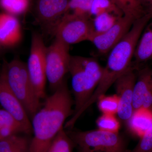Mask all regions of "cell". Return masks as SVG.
<instances>
[{
	"mask_svg": "<svg viewBox=\"0 0 152 152\" xmlns=\"http://www.w3.org/2000/svg\"><path fill=\"white\" fill-rule=\"evenodd\" d=\"M74 101L66 82L46 99L43 106L32 118L34 137L29 152H46L53 140L73 114Z\"/></svg>",
	"mask_w": 152,
	"mask_h": 152,
	"instance_id": "obj_1",
	"label": "cell"
},
{
	"mask_svg": "<svg viewBox=\"0 0 152 152\" xmlns=\"http://www.w3.org/2000/svg\"><path fill=\"white\" fill-rule=\"evenodd\" d=\"M152 18L151 14L146 13L136 20L127 34L109 52L102 78L90 98V102L94 103L99 98L105 94L117 79L132 67L136 47Z\"/></svg>",
	"mask_w": 152,
	"mask_h": 152,
	"instance_id": "obj_2",
	"label": "cell"
},
{
	"mask_svg": "<svg viewBox=\"0 0 152 152\" xmlns=\"http://www.w3.org/2000/svg\"><path fill=\"white\" fill-rule=\"evenodd\" d=\"M103 67L93 58L71 56L69 73L74 96L73 114L90 99L102 78Z\"/></svg>",
	"mask_w": 152,
	"mask_h": 152,
	"instance_id": "obj_3",
	"label": "cell"
},
{
	"mask_svg": "<svg viewBox=\"0 0 152 152\" xmlns=\"http://www.w3.org/2000/svg\"><path fill=\"white\" fill-rule=\"evenodd\" d=\"M5 64L9 86L32 119L42 106L30 80L26 64L17 59L10 63L5 61Z\"/></svg>",
	"mask_w": 152,
	"mask_h": 152,
	"instance_id": "obj_4",
	"label": "cell"
},
{
	"mask_svg": "<svg viewBox=\"0 0 152 152\" xmlns=\"http://www.w3.org/2000/svg\"><path fill=\"white\" fill-rule=\"evenodd\" d=\"M74 143L78 147H85L94 152H127L125 139L119 133L97 129L66 132Z\"/></svg>",
	"mask_w": 152,
	"mask_h": 152,
	"instance_id": "obj_5",
	"label": "cell"
},
{
	"mask_svg": "<svg viewBox=\"0 0 152 152\" xmlns=\"http://www.w3.org/2000/svg\"><path fill=\"white\" fill-rule=\"evenodd\" d=\"M69 46L56 38L53 42L47 47L45 53L47 80L53 92L65 80L69 73L71 56Z\"/></svg>",
	"mask_w": 152,
	"mask_h": 152,
	"instance_id": "obj_6",
	"label": "cell"
},
{
	"mask_svg": "<svg viewBox=\"0 0 152 152\" xmlns=\"http://www.w3.org/2000/svg\"><path fill=\"white\" fill-rule=\"evenodd\" d=\"M47 47L40 34L34 33L27 69L36 94L39 99L45 97L46 82L45 53Z\"/></svg>",
	"mask_w": 152,
	"mask_h": 152,
	"instance_id": "obj_7",
	"label": "cell"
},
{
	"mask_svg": "<svg viewBox=\"0 0 152 152\" xmlns=\"http://www.w3.org/2000/svg\"><path fill=\"white\" fill-rule=\"evenodd\" d=\"M91 18L66 13L56 29V38L68 45L88 41L92 32Z\"/></svg>",
	"mask_w": 152,
	"mask_h": 152,
	"instance_id": "obj_8",
	"label": "cell"
},
{
	"mask_svg": "<svg viewBox=\"0 0 152 152\" xmlns=\"http://www.w3.org/2000/svg\"><path fill=\"white\" fill-rule=\"evenodd\" d=\"M69 1V0H35V15L44 31L54 35L61 19L67 12Z\"/></svg>",
	"mask_w": 152,
	"mask_h": 152,
	"instance_id": "obj_9",
	"label": "cell"
},
{
	"mask_svg": "<svg viewBox=\"0 0 152 152\" xmlns=\"http://www.w3.org/2000/svg\"><path fill=\"white\" fill-rule=\"evenodd\" d=\"M137 74L132 66L118 78L114 85L119 103L117 115L119 119L126 124L134 111V89Z\"/></svg>",
	"mask_w": 152,
	"mask_h": 152,
	"instance_id": "obj_10",
	"label": "cell"
},
{
	"mask_svg": "<svg viewBox=\"0 0 152 152\" xmlns=\"http://www.w3.org/2000/svg\"><path fill=\"white\" fill-rule=\"evenodd\" d=\"M0 104L24 128L26 134L33 133L31 122L21 103L10 88L7 82L5 64L0 73Z\"/></svg>",
	"mask_w": 152,
	"mask_h": 152,
	"instance_id": "obj_11",
	"label": "cell"
},
{
	"mask_svg": "<svg viewBox=\"0 0 152 152\" xmlns=\"http://www.w3.org/2000/svg\"><path fill=\"white\" fill-rule=\"evenodd\" d=\"M135 21L123 16L106 31L91 35L88 41L94 45L100 53L106 54L126 36Z\"/></svg>",
	"mask_w": 152,
	"mask_h": 152,
	"instance_id": "obj_12",
	"label": "cell"
},
{
	"mask_svg": "<svg viewBox=\"0 0 152 152\" xmlns=\"http://www.w3.org/2000/svg\"><path fill=\"white\" fill-rule=\"evenodd\" d=\"M133 107L134 110L143 107L152 111V68H143L137 75Z\"/></svg>",
	"mask_w": 152,
	"mask_h": 152,
	"instance_id": "obj_13",
	"label": "cell"
},
{
	"mask_svg": "<svg viewBox=\"0 0 152 152\" xmlns=\"http://www.w3.org/2000/svg\"><path fill=\"white\" fill-rule=\"evenodd\" d=\"M20 24L15 16L0 13V44L4 48L16 45L21 40Z\"/></svg>",
	"mask_w": 152,
	"mask_h": 152,
	"instance_id": "obj_14",
	"label": "cell"
},
{
	"mask_svg": "<svg viewBox=\"0 0 152 152\" xmlns=\"http://www.w3.org/2000/svg\"><path fill=\"white\" fill-rule=\"evenodd\" d=\"M126 125L133 134L140 138L152 126V111L143 107L135 110Z\"/></svg>",
	"mask_w": 152,
	"mask_h": 152,
	"instance_id": "obj_15",
	"label": "cell"
},
{
	"mask_svg": "<svg viewBox=\"0 0 152 152\" xmlns=\"http://www.w3.org/2000/svg\"><path fill=\"white\" fill-rule=\"evenodd\" d=\"M144 30L134 54L138 64L145 62L152 57V23Z\"/></svg>",
	"mask_w": 152,
	"mask_h": 152,
	"instance_id": "obj_16",
	"label": "cell"
},
{
	"mask_svg": "<svg viewBox=\"0 0 152 152\" xmlns=\"http://www.w3.org/2000/svg\"><path fill=\"white\" fill-rule=\"evenodd\" d=\"M121 11L124 16L136 20L146 13L140 0H111Z\"/></svg>",
	"mask_w": 152,
	"mask_h": 152,
	"instance_id": "obj_17",
	"label": "cell"
},
{
	"mask_svg": "<svg viewBox=\"0 0 152 152\" xmlns=\"http://www.w3.org/2000/svg\"><path fill=\"white\" fill-rule=\"evenodd\" d=\"M75 145L64 128L55 137L46 152H73Z\"/></svg>",
	"mask_w": 152,
	"mask_h": 152,
	"instance_id": "obj_18",
	"label": "cell"
},
{
	"mask_svg": "<svg viewBox=\"0 0 152 152\" xmlns=\"http://www.w3.org/2000/svg\"><path fill=\"white\" fill-rule=\"evenodd\" d=\"M121 18L109 13L101 14L94 17L91 20L92 32L91 36L106 31L112 27Z\"/></svg>",
	"mask_w": 152,
	"mask_h": 152,
	"instance_id": "obj_19",
	"label": "cell"
},
{
	"mask_svg": "<svg viewBox=\"0 0 152 152\" xmlns=\"http://www.w3.org/2000/svg\"><path fill=\"white\" fill-rule=\"evenodd\" d=\"M104 13L113 14L118 17L123 16L121 11L111 0H93L90 11L91 18Z\"/></svg>",
	"mask_w": 152,
	"mask_h": 152,
	"instance_id": "obj_20",
	"label": "cell"
},
{
	"mask_svg": "<svg viewBox=\"0 0 152 152\" xmlns=\"http://www.w3.org/2000/svg\"><path fill=\"white\" fill-rule=\"evenodd\" d=\"M30 2V0H0V7L6 13L16 16L26 12Z\"/></svg>",
	"mask_w": 152,
	"mask_h": 152,
	"instance_id": "obj_21",
	"label": "cell"
},
{
	"mask_svg": "<svg viewBox=\"0 0 152 152\" xmlns=\"http://www.w3.org/2000/svg\"><path fill=\"white\" fill-rule=\"evenodd\" d=\"M98 108L102 114L115 115L119 108L118 97L116 94L102 96L97 101Z\"/></svg>",
	"mask_w": 152,
	"mask_h": 152,
	"instance_id": "obj_22",
	"label": "cell"
},
{
	"mask_svg": "<svg viewBox=\"0 0 152 152\" xmlns=\"http://www.w3.org/2000/svg\"><path fill=\"white\" fill-rule=\"evenodd\" d=\"M98 129L113 133H119L120 129L119 121L115 115L102 114L96 121Z\"/></svg>",
	"mask_w": 152,
	"mask_h": 152,
	"instance_id": "obj_23",
	"label": "cell"
},
{
	"mask_svg": "<svg viewBox=\"0 0 152 152\" xmlns=\"http://www.w3.org/2000/svg\"><path fill=\"white\" fill-rule=\"evenodd\" d=\"M93 0H69L67 12L89 17Z\"/></svg>",
	"mask_w": 152,
	"mask_h": 152,
	"instance_id": "obj_24",
	"label": "cell"
},
{
	"mask_svg": "<svg viewBox=\"0 0 152 152\" xmlns=\"http://www.w3.org/2000/svg\"><path fill=\"white\" fill-rule=\"evenodd\" d=\"M127 152H152V126L140 138L136 147Z\"/></svg>",
	"mask_w": 152,
	"mask_h": 152,
	"instance_id": "obj_25",
	"label": "cell"
},
{
	"mask_svg": "<svg viewBox=\"0 0 152 152\" xmlns=\"http://www.w3.org/2000/svg\"><path fill=\"white\" fill-rule=\"evenodd\" d=\"M4 127L18 128L23 134H26L24 128L10 113L4 109H0V128Z\"/></svg>",
	"mask_w": 152,
	"mask_h": 152,
	"instance_id": "obj_26",
	"label": "cell"
},
{
	"mask_svg": "<svg viewBox=\"0 0 152 152\" xmlns=\"http://www.w3.org/2000/svg\"><path fill=\"white\" fill-rule=\"evenodd\" d=\"M17 135L0 140V152H12L21 138Z\"/></svg>",
	"mask_w": 152,
	"mask_h": 152,
	"instance_id": "obj_27",
	"label": "cell"
},
{
	"mask_svg": "<svg viewBox=\"0 0 152 152\" xmlns=\"http://www.w3.org/2000/svg\"><path fill=\"white\" fill-rule=\"evenodd\" d=\"M30 142L27 137L22 136L12 152H29Z\"/></svg>",
	"mask_w": 152,
	"mask_h": 152,
	"instance_id": "obj_28",
	"label": "cell"
},
{
	"mask_svg": "<svg viewBox=\"0 0 152 152\" xmlns=\"http://www.w3.org/2000/svg\"><path fill=\"white\" fill-rule=\"evenodd\" d=\"M146 13L152 15V0H148L146 4L145 7Z\"/></svg>",
	"mask_w": 152,
	"mask_h": 152,
	"instance_id": "obj_29",
	"label": "cell"
},
{
	"mask_svg": "<svg viewBox=\"0 0 152 152\" xmlns=\"http://www.w3.org/2000/svg\"><path fill=\"white\" fill-rule=\"evenodd\" d=\"M78 152H94L92 150L85 147H78Z\"/></svg>",
	"mask_w": 152,
	"mask_h": 152,
	"instance_id": "obj_30",
	"label": "cell"
},
{
	"mask_svg": "<svg viewBox=\"0 0 152 152\" xmlns=\"http://www.w3.org/2000/svg\"><path fill=\"white\" fill-rule=\"evenodd\" d=\"M141 2L142 5L143 6L144 9H145V6L147 2H148V0H140Z\"/></svg>",
	"mask_w": 152,
	"mask_h": 152,
	"instance_id": "obj_31",
	"label": "cell"
},
{
	"mask_svg": "<svg viewBox=\"0 0 152 152\" xmlns=\"http://www.w3.org/2000/svg\"><path fill=\"white\" fill-rule=\"evenodd\" d=\"M4 47L0 44V56L2 54L3 52H4Z\"/></svg>",
	"mask_w": 152,
	"mask_h": 152,
	"instance_id": "obj_32",
	"label": "cell"
}]
</instances>
